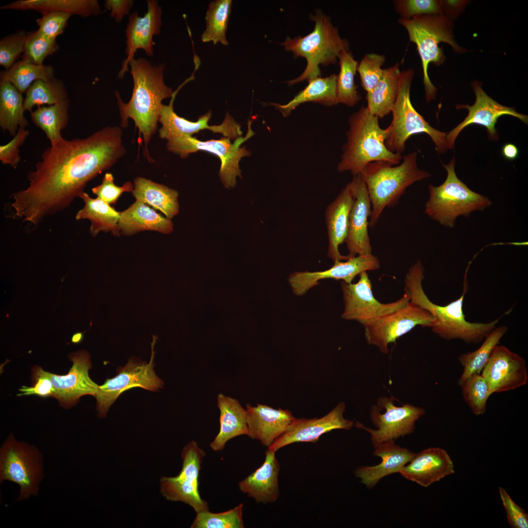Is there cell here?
<instances>
[{
  "label": "cell",
  "mask_w": 528,
  "mask_h": 528,
  "mask_svg": "<svg viewBox=\"0 0 528 528\" xmlns=\"http://www.w3.org/2000/svg\"><path fill=\"white\" fill-rule=\"evenodd\" d=\"M122 136L120 127L110 126L51 145L28 174L29 185L12 195L15 216L36 226L68 207L89 181L124 155Z\"/></svg>",
  "instance_id": "obj_1"
},
{
  "label": "cell",
  "mask_w": 528,
  "mask_h": 528,
  "mask_svg": "<svg viewBox=\"0 0 528 528\" xmlns=\"http://www.w3.org/2000/svg\"><path fill=\"white\" fill-rule=\"evenodd\" d=\"M59 48L56 39L49 38L38 30L27 34L22 60L38 65H43L44 60Z\"/></svg>",
  "instance_id": "obj_46"
},
{
  "label": "cell",
  "mask_w": 528,
  "mask_h": 528,
  "mask_svg": "<svg viewBox=\"0 0 528 528\" xmlns=\"http://www.w3.org/2000/svg\"><path fill=\"white\" fill-rule=\"evenodd\" d=\"M231 0H217L209 4L205 21L206 29L201 35L204 43L212 42L214 44L220 43L228 44L226 37L229 16L231 12Z\"/></svg>",
  "instance_id": "obj_42"
},
{
  "label": "cell",
  "mask_w": 528,
  "mask_h": 528,
  "mask_svg": "<svg viewBox=\"0 0 528 528\" xmlns=\"http://www.w3.org/2000/svg\"><path fill=\"white\" fill-rule=\"evenodd\" d=\"M340 71L337 75L336 96L339 103L349 107L355 105L362 97L354 83L358 62L349 51H344L339 55Z\"/></svg>",
  "instance_id": "obj_41"
},
{
  "label": "cell",
  "mask_w": 528,
  "mask_h": 528,
  "mask_svg": "<svg viewBox=\"0 0 528 528\" xmlns=\"http://www.w3.org/2000/svg\"><path fill=\"white\" fill-rule=\"evenodd\" d=\"M0 76V81L9 82L22 93L26 92L36 81L55 78L51 66L38 65L22 60L17 61L9 69L1 71Z\"/></svg>",
  "instance_id": "obj_40"
},
{
  "label": "cell",
  "mask_w": 528,
  "mask_h": 528,
  "mask_svg": "<svg viewBox=\"0 0 528 528\" xmlns=\"http://www.w3.org/2000/svg\"><path fill=\"white\" fill-rule=\"evenodd\" d=\"M502 153L506 159L510 160L516 159L519 154L518 149L512 143L504 145L502 149Z\"/></svg>",
  "instance_id": "obj_56"
},
{
  "label": "cell",
  "mask_w": 528,
  "mask_h": 528,
  "mask_svg": "<svg viewBox=\"0 0 528 528\" xmlns=\"http://www.w3.org/2000/svg\"><path fill=\"white\" fill-rule=\"evenodd\" d=\"M41 13L42 17L36 20L39 26L37 30L46 37L56 40V38L63 33L71 15L59 11H46Z\"/></svg>",
  "instance_id": "obj_50"
},
{
  "label": "cell",
  "mask_w": 528,
  "mask_h": 528,
  "mask_svg": "<svg viewBox=\"0 0 528 528\" xmlns=\"http://www.w3.org/2000/svg\"><path fill=\"white\" fill-rule=\"evenodd\" d=\"M308 85L299 91L294 97L285 104L271 103L282 114L287 117L300 105L306 102H313L327 106L338 104L336 96L337 75L321 76L308 80Z\"/></svg>",
  "instance_id": "obj_32"
},
{
  "label": "cell",
  "mask_w": 528,
  "mask_h": 528,
  "mask_svg": "<svg viewBox=\"0 0 528 528\" xmlns=\"http://www.w3.org/2000/svg\"><path fill=\"white\" fill-rule=\"evenodd\" d=\"M344 303L342 318L359 322L363 326L370 322L386 315L405 307L410 301L405 291L398 300L382 303L374 296L370 279L367 272L359 275L356 283L341 282Z\"/></svg>",
  "instance_id": "obj_16"
},
{
  "label": "cell",
  "mask_w": 528,
  "mask_h": 528,
  "mask_svg": "<svg viewBox=\"0 0 528 528\" xmlns=\"http://www.w3.org/2000/svg\"><path fill=\"white\" fill-rule=\"evenodd\" d=\"M400 73L398 63L384 69L378 83L367 94V108L371 114L378 118L392 111L397 96Z\"/></svg>",
  "instance_id": "obj_36"
},
{
  "label": "cell",
  "mask_w": 528,
  "mask_h": 528,
  "mask_svg": "<svg viewBox=\"0 0 528 528\" xmlns=\"http://www.w3.org/2000/svg\"><path fill=\"white\" fill-rule=\"evenodd\" d=\"M353 201L354 196L350 182L326 210L325 221L329 242L328 255L334 263L349 259L348 256L341 254L339 246L345 242L347 238L350 214Z\"/></svg>",
  "instance_id": "obj_27"
},
{
  "label": "cell",
  "mask_w": 528,
  "mask_h": 528,
  "mask_svg": "<svg viewBox=\"0 0 528 528\" xmlns=\"http://www.w3.org/2000/svg\"><path fill=\"white\" fill-rule=\"evenodd\" d=\"M133 5L130 0H106L105 7L110 10V15L116 22H121L126 15H128Z\"/></svg>",
  "instance_id": "obj_55"
},
{
  "label": "cell",
  "mask_w": 528,
  "mask_h": 528,
  "mask_svg": "<svg viewBox=\"0 0 528 528\" xmlns=\"http://www.w3.org/2000/svg\"><path fill=\"white\" fill-rule=\"evenodd\" d=\"M43 477L42 458L32 445L17 441L10 436L0 452V481L9 480L18 484V500L37 495Z\"/></svg>",
  "instance_id": "obj_11"
},
{
  "label": "cell",
  "mask_w": 528,
  "mask_h": 528,
  "mask_svg": "<svg viewBox=\"0 0 528 528\" xmlns=\"http://www.w3.org/2000/svg\"><path fill=\"white\" fill-rule=\"evenodd\" d=\"M194 79V74H192L173 91L169 105H162L158 120L161 124V127L159 130V137L168 141L180 136H192L194 134L205 129L210 130L214 133H221L230 139L242 136V132L241 126L228 112L221 124L211 126L208 125L212 115L210 111L199 116L196 122L190 121L176 113L173 109V103L177 93L185 84Z\"/></svg>",
  "instance_id": "obj_17"
},
{
  "label": "cell",
  "mask_w": 528,
  "mask_h": 528,
  "mask_svg": "<svg viewBox=\"0 0 528 528\" xmlns=\"http://www.w3.org/2000/svg\"><path fill=\"white\" fill-rule=\"evenodd\" d=\"M454 472L453 462L447 452L431 447L415 453L399 473L406 479L427 487Z\"/></svg>",
  "instance_id": "obj_25"
},
{
  "label": "cell",
  "mask_w": 528,
  "mask_h": 528,
  "mask_svg": "<svg viewBox=\"0 0 528 528\" xmlns=\"http://www.w3.org/2000/svg\"><path fill=\"white\" fill-rule=\"evenodd\" d=\"M385 61L384 55L370 53L366 54L358 64L357 71L361 85L367 93L374 89L381 79L384 70L381 66Z\"/></svg>",
  "instance_id": "obj_47"
},
{
  "label": "cell",
  "mask_w": 528,
  "mask_h": 528,
  "mask_svg": "<svg viewBox=\"0 0 528 528\" xmlns=\"http://www.w3.org/2000/svg\"><path fill=\"white\" fill-rule=\"evenodd\" d=\"M280 470L275 452L267 450L263 464L239 483V489L258 503H274L279 497Z\"/></svg>",
  "instance_id": "obj_29"
},
{
  "label": "cell",
  "mask_w": 528,
  "mask_h": 528,
  "mask_svg": "<svg viewBox=\"0 0 528 528\" xmlns=\"http://www.w3.org/2000/svg\"><path fill=\"white\" fill-rule=\"evenodd\" d=\"M414 74L412 69L400 73L397 96L391 111L393 117L388 127L385 145L391 152L401 154L405 151L406 142L410 137L425 133L434 143L437 152L443 154L448 149L446 139L447 132L431 126L417 111L411 102L410 92Z\"/></svg>",
  "instance_id": "obj_9"
},
{
  "label": "cell",
  "mask_w": 528,
  "mask_h": 528,
  "mask_svg": "<svg viewBox=\"0 0 528 528\" xmlns=\"http://www.w3.org/2000/svg\"><path fill=\"white\" fill-rule=\"evenodd\" d=\"M29 132L25 128H19L13 138L6 144L0 146V160L2 164L16 168L21 158L20 147L28 136Z\"/></svg>",
  "instance_id": "obj_53"
},
{
  "label": "cell",
  "mask_w": 528,
  "mask_h": 528,
  "mask_svg": "<svg viewBox=\"0 0 528 528\" xmlns=\"http://www.w3.org/2000/svg\"><path fill=\"white\" fill-rule=\"evenodd\" d=\"M417 156V152L410 153L404 155L402 162L396 166L386 161L372 162L360 174L366 185L372 206L370 226L377 222L386 207L396 204L409 186L431 177L429 172L418 168Z\"/></svg>",
  "instance_id": "obj_5"
},
{
  "label": "cell",
  "mask_w": 528,
  "mask_h": 528,
  "mask_svg": "<svg viewBox=\"0 0 528 528\" xmlns=\"http://www.w3.org/2000/svg\"><path fill=\"white\" fill-rule=\"evenodd\" d=\"M346 405L342 402L321 418H295L286 431L268 447L276 452L287 445L295 442H316L324 434L335 429L350 430L353 422L344 418Z\"/></svg>",
  "instance_id": "obj_22"
},
{
  "label": "cell",
  "mask_w": 528,
  "mask_h": 528,
  "mask_svg": "<svg viewBox=\"0 0 528 528\" xmlns=\"http://www.w3.org/2000/svg\"><path fill=\"white\" fill-rule=\"evenodd\" d=\"M379 267L380 262L376 256L372 253L360 255L350 258L345 262L334 263L333 265L325 270L294 272L289 275L288 282L293 293L301 296L317 286L320 280L332 279L350 284L357 275Z\"/></svg>",
  "instance_id": "obj_20"
},
{
  "label": "cell",
  "mask_w": 528,
  "mask_h": 528,
  "mask_svg": "<svg viewBox=\"0 0 528 528\" xmlns=\"http://www.w3.org/2000/svg\"><path fill=\"white\" fill-rule=\"evenodd\" d=\"M69 105L67 99L53 105L38 107L30 112L32 122L44 131L51 145L64 139L61 131L68 122Z\"/></svg>",
  "instance_id": "obj_38"
},
{
  "label": "cell",
  "mask_w": 528,
  "mask_h": 528,
  "mask_svg": "<svg viewBox=\"0 0 528 528\" xmlns=\"http://www.w3.org/2000/svg\"><path fill=\"white\" fill-rule=\"evenodd\" d=\"M2 10H33L40 13L59 11L83 18L97 15L101 9L96 0H19L0 7Z\"/></svg>",
  "instance_id": "obj_35"
},
{
  "label": "cell",
  "mask_w": 528,
  "mask_h": 528,
  "mask_svg": "<svg viewBox=\"0 0 528 528\" xmlns=\"http://www.w3.org/2000/svg\"><path fill=\"white\" fill-rule=\"evenodd\" d=\"M118 224L120 234L127 236L143 231H155L169 234L174 226L171 220L138 200L120 212Z\"/></svg>",
  "instance_id": "obj_31"
},
{
  "label": "cell",
  "mask_w": 528,
  "mask_h": 528,
  "mask_svg": "<svg viewBox=\"0 0 528 528\" xmlns=\"http://www.w3.org/2000/svg\"><path fill=\"white\" fill-rule=\"evenodd\" d=\"M394 3L400 18L405 20L419 15L442 14L441 2L435 0H397Z\"/></svg>",
  "instance_id": "obj_48"
},
{
  "label": "cell",
  "mask_w": 528,
  "mask_h": 528,
  "mask_svg": "<svg viewBox=\"0 0 528 528\" xmlns=\"http://www.w3.org/2000/svg\"><path fill=\"white\" fill-rule=\"evenodd\" d=\"M247 436L260 441L262 445L270 446L282 435L295 418L288 410L274 409L266 405L246 404Z\"/></svg>",
  "instance_id": "obj_26"
},
{
  "label": "cell",
  "mask_w": 528,
  "mask_h": 528,
  "mask_svg": "<svg viewBox=\"0 0 528 528\" xmlns=\"http://www.w3.org/2000/svg\"><path fill=\"white\" fill-rule=\"evenodd\" d=\"M243 503L236 507L220 513L209 510L197 513L192 528H243Z\"/></svg>",
  "instance_id": "obj_44"
},
{
  "label": "cell",
  "mask_w": 528,
  "mask_h": 528,
  "mask_svg": "<svg viewBox=\"0 0 528 528\" xmlns=\"http://www.w3.org/2000/svg\"><path fill=\"white\" fill-rule=\"evenodd\" d=\"M425 413L423 409L411 404L397 406L395 404L393 396H382L377 400V404L372 407L371 419L377 428L372 429L356 422L355 426L365 430L371 435V440L374 448L390 440L412 433L415 428V422Z\"/></svg>",
  "instance_id": "obj_14"
},
{
  "label": "cell",
  "mask_w": 528,
  "mask_h": 528,
  "mask_svg": "<svg viewBox=\"0 0 528 528\" xmlns=\"http://www.w3.org/2000/svg\"><path fill=\"white\" fill-rule=\"evenodd\" d=\"M133 190L131 182H127L122 186H117L114 183L112 174L106 173L101 184L92 188L91 191L98 198L110 205L115 204L123 193L132 192Z\"/></svg>",
  "instance_id": "obj_51"
},
{
  "label": "cell",
  "mask_w": 528,
  "mask_h": 528,
  "mask_svg": "<svg viewBox=\"0 0 528 528\" xmlns=\"http://www.w3.org/2000/svg\"><path fill=\"white\" fill-rule=\"evenodd\" d=\"M80 198L83 199L85 205L77 213L75 219L77 220L88 219L90 221L89 230L92 236H96L100 232H110L115 236H120L119 212L98 198H91L84 192Z\"/></svg>",
  "instance_id": "obj_34"
},
{
  "label": "cell",
  "mask_w": 528,
  "mask_h": 528,
  "mask_svg": "<svg viewBox=\"0 0 528 528\" xmlns=\"http://www.w3.org/2000/svg\"><path fill=\"white\" fill-rule=\"evenodd\" d=\"M24 99L25 110L32 112L34 106L53 105L68 99L66 88L60 80L54 78L35 81L26 91Z\"/></svg>",
  "instance_id": "obj_43"
},
{
  "label": "cell",
  "mask_w": 528,
  "mask_h": 528,
  "mask_svg": "<svg viewBox=\"0 0 528 528\" xmlns=\"http://www.w3.org/2000/svg\"><path fill=\"white\" fill-rule=\"evenodd\" d=\"M217 406L220 412V429L210 444L215 451L223 450L228 440L247 435L248 432L246 410L238 399L220 393L217 396Z\"/></svg>",
  "instance_id": "obj_30"
},
{
  "label": "cell",
  "mask_w": 528,
  "mask_h": 528,
  "mask_svg": "<svg viewBox=\"0 0 528 528\" xmlns=\"http://www.w3.org/2000/svg\"><path fill=\"white\" fill-rule=\"evenodd\" d=\"M147 12L142 17L134 12L130 15L125 30L127 38L126 53L127 58L122 64L118 77H123L129 70L128 65L134 58V53L138 49H142L148 56L153 55V37L160 32L162 10L158 2L154 0L147 1Z\"/></svg>",
  "instance_id": "obj_24"
},
{
  "label": "cell",
  "mask_w": 528,
  "mask_h": 528,
  "mask_svg": "<svg viewBox=\"0 0 528 528\" xmlns=\"http://www.w3.org/2000/svg\"><path fill=\"white\" fill-rule=\"evenodd\" d=\"M455 160L443 164L447 175L440 185L428 187L429 198L425 212L432 220L442 225L453 227L459 216L468 217L473 211H483L492 202L486 197L470 190L457 177Z\"/></svg>",
  "instance_id": "obj_7"
},
{
  "label": "cell",
  "mask_w": 528,
  "mask_h": 528,
  "mask_svg": "<svg viewBox=\"0 0 528 528\" xmlns=\"http://www.w3.org/2000/svg\"><path fill=\"white\" fill-rule=\"evenodd\" d=\"M476 99L472 106L457 105L458 109L464 108L468 110L467 116L462 122L446 134V142L448 149L454 147L455 140L461 131L467 126L477 124L484 127L489 139L497 140L499 135L495 128L498 119L504 115L515 117L528 124L527 115L517 112L514 108L501 105L488 96L477 82L472 85Z\"/></svg>",
  "instance_id": "obj_18"
},
{
  "label": "cell",
  "mask_w": 528,
  "mask_h": 528,
  "mask_svg": "<svg viewBox=\"0 0 528 528\" xmlns=\"http://www.w3.org/2000/svg\"><path fill=\"white\" fill-rule=\"evenodd\" d=\"M398 22L407 31L410 41L417 45L422 63L426 99L429 102L435 99L437 92L429 77V65L432 63L439 66L444 61L439 44H448L459 52L463 49L454 41L451 22L442 14L416 16L409 20L399 18Z\"/></svg>",
  "instance_id": "obj_8"
},
{
  "label": "cell",
  "mask_w": 528,
  "mask_h": 528,
  "mask_svg": "<svg viewBox=\"0 0 528 528\" xmlns=\"http://www.w3.org/2000/svg\"><path fill=\"white\" fill-rule=\"evenodd\" d=\"M24 111L22 93L9 82L0 81V126L3 131L14 136L19 128H25L28 123Z\"/></svg>",
  "instance_id": "obj_37"
},
{
  "label": "cell",
  "mask_w": 528,
  "mask_h": 528,
  "mask_svg": "<svg viewBox=\"0 0 528 528\" xmlns=\"http://www.w3.org/2000/svg\"><path fill=\"white\" fill-rule=\"evenodd\" d=\"M482 372L492 394L514 390L528 380L525 359L503 345L495 347Z\"/></svg>",
  "instance_id": "obj_21"
},
{
  "label": "cell",
  "mask_w": 528,
  "mask_h": 528,
  "mask_svg": "<svg viewBox=\"0 0 528 528\" xmlns=\"http://www.w3.org/2000/svg\"><path fill=\"white\" fill-rule=\"evenodd\" d=\"M33 384L31 387L23 386L19 390V396L36 395L41 397H53L54 389L47 375V372L36 366L32 370Z\"/></svg>",
  "instance_id": "obj_52"
},
{
  "label": "cell",
  "mask_w": 528,
  "mask_h": 528,
  "mask_svg": "<svg viewBox=\"0 0 528 528\" xmlns=\"http://www.w3.org/2000/svg\"><path fill=\"white\" fill-rule=\"evenodd\" d=\"M131 73L133 81L132 94L130 101L124 103L117 91L115 92L123 128L132 118L139 134L142 135L145 148L157 129L162 101L171 97L172 89L163 79L164 65L153 66L145 59L134 58L130 61Z\"/></svg>",
  "instance_id": "obj_2"
},
{
  "label": "cell",
  "mask_w": 528,
  "mask_h": 528,
  "mask_svg": "<svg viewBox=\"0 0 528 528\" xmlns=\"http://www.w3.org/2000/svg\"><path fill=\"white\" fill-rule=\"evenodd\" d=\"M499 491L510 526L513 528H528V513L513 501L504 488L500 486Z\"/></svg>",
  "instance_id": "obj_54"
},
{
  "label": "cell",
  "mask_w": 528,
  "mask_h": 528,
  "mask_svg": "<svg viewBox=\"0 0 528 528\" xmlns=\"http://www.w3.org/2000/svg\"><path fill=\"white\" fill-rule=\"evenodd\" d=\"M72 365L68 373L58 375L47 372L54 389L53 397L65 408L75 405L84 396H95L99 385L89 377L92 367L90 355L85 351H79L69 355Z\"/></svg>",
  "instance_id": "obj_19"
},
{
  "label": "cell",
  "mask_w": 528,
  "mask_h": 528,
  "mask_svg": "<svg viewBox=\"0 0 528 528\" xmlns=\"http://www.w3.org/2000/svg\"><path fill=\"white\" fill-rule=\"evenodd\" d=\"M349 126L347 141L337 166L338 172L349 171L354 176L372 162L386 161L393 165L399 163L401 154L391 152L384 143L388 127L382 129L378 118L367 107L362 106L350 116Z\"/></svg>",
  "instance_id": "obj_4"
},
{
  "label": "cell",
  "mask_w": 528,
  "mask_h": 528,
  "mask_svg": "<svg viewBox=\"0 0 528 528\" xmlns=\"http://www.w3.org/2000/svg\"><path fill=\"white\" fill-rule=\"evenodd\" d=\"M205 456L204 450L194 440L183 448L179 473L175 477H162L160 481V492L167 500L183 502L197 513L209 510L208 503L201 498L198 490L199 471Z\"/></svg>",
  "instance_id": "obj_15"
},
{
  "label": "cell",
  "mask_w": 528,
  "mask_h": 528,
  "mask_svg": "<svg viewBox=\"0 0 528 528\" xmlns=\"http://www.w3.org/2000/svg\"><path fill=\"white\" fill-rule=\"evenodd\" d=\"M350 182L354 201L350 214L348 232L345 242L349 258L371 254L372 252L368 229L372 205L367 187L360 174L354 176Z\"/></svg>",
  "instance_id": "obj_23"
},
{
  "label": "cell",
  "mask_w": 528,
  "mask_h": 528,
  "mask_svg": "<svg viewBox=\"0 0 528 528\" xmlns=\"http://www.w3.org/2000/svg\"><path fill=\"white\" fill-rule=\"evenodd\" d=\"M415 453L395 443V440L382 443L374 448V455L381 462L374 466H361L354 472L355 476L368 488L374 487L383 478L399 473L414 457Z\"/></svg>",
  "instance_id": "obj_28"
},
{
  "label": "cell",
  "mask_w": 528,
  "mask_h": 528,
  "mask_svg": "<svg viewBox=\"0 0 528 528\" xmlns=\"http://www.w3.org/2000/svg\"><path fill=\"white\" fill-rule=\"evenodd\" d=\"M83 334L82 332H77L74 334L72 337V342L73 343H79L83 339Z\"/></svg>",
  "instance_id": "obj_57"
},
{
  "label": "cell",
  "mask_w": 528,
  "mask_h": 528,
  "mask_svg": "<svg viewBox=\"0 0 528 528\" xmlns=\"http://www.w3.org/2000/svg\"><path fill=\"white\" fill-rule=\"evenodd\" d=\"M507 327L501 326L494 328L484 338L483 343L476 350L462 353L459 361L463 368V372L458 380L461 386L469 377L480 374L488 361L495 348L507 331Z\"/></svg>",
  "instance_id": "obj_39"
},
{
  "label": "cell",
  "mask_w": 528,
  "mask_h": 528,
  "mask_svg": "<svg viewBox=\"0 0 528 528\" xmlns=\"http://www.w3.org/2000/svg\"><path fill=\"white\" fill-rule=\"evenodd\" d=\"M464 400L476 416L484 414L487 400L492 395L489 386L480 374L469 377L461 386Z\"/></svg>",
  "instance_id": "obj_45"
},
{
  "label": "cell",
  "mask_w": 528,
  "mask_h": 528,
  "mask_svg": "<svg viewBox=\"0 0 528 528\" xmlns=\"http://www.w3.org/2000/svg\"><path fill=\"white\" fill-rule=\"evenodd\" d=\"M27 34L23 30L2 38L0 41V65L10 68L23 52Z\"/></svg>",
  "instance_id": "obj_49"
},
{
  "label": "cell",
  "mask_w": 528,
  "mask_h": 528,
  "mask_svg": "<svg viewBox=\"0 0 528 528\" xmlns=\"http://www.w3.org/2000/svg\"><path fill=\"white\" fill-rule=\"evenodd\" d=\"M132 192L136 200L152 206L171 220L179 211L178 192L150 179L137 177L133 180Z\"/></svg>",
  "instance_id": "obj_33"
},
{
  "label": "cell",
  "mask_w": 528,
  "mask_h": 528,
  "mask_svg": "<svg viewBox=\"0 0 528 528\" xmlns=\"http://www.w3.org/2000/svg\"><path fill=\"white\" fill-rule=\"evenodd\" d=\"M251 122L249 121L245 136L238 137L233 143L227 137L202 141L192 136H180L167 141V149L183 158L198 151L216 155L221 162L220 177L224 186L229 189L235 186L237 176L242 178L239 164L240 160L243 157L250 155L249 151L245 146L241 147V145L254 134L251 128Z\"/></svg>",
  "instance_id": "obj_10"
},
{
  "label": "cell",
  "mask_w": 528,
  "mask_h": 528,
  "mask_svg": "<svg viewBox=\"0 0 528 528\" xmlns=\"http://www.w3.org/2000/svg\"><path fill=\"white\" fill-rule=\"evenodd\" d=\"M157 337L154 335L151 343V356L150 361L139 362L129 360L124 367H120L116 375L107 378L104 384L99 385L95 396L96 410L100 418L106 416L110 407L118 397L129 389L140 387L156 392L163 388L164 382L156 374L154 370V347Z\"/></svg>",
  "instance_id": "obj_12"
},
{
  "label": "cell",
  "mask_w": 528,
  "mask_h": 528,
  "mask_svg": "<svg viewBox=\"0 0 528 528\" xmlns=\"http://www.w3.org/2000/svg\"><path fill=\"white\" fill-rule=\"evenodd\" d=\"M435 318L428 311L410 301L401 309L374 320L364 326L368 344L377 347L383 353L389 346L417 326L431 328Z\"/></svg>",
  "instance_id": "obj_13"
},
{
  "label": "cell",
  "mask_w": 528,
  "mask_h": 528,
  "mask_svg": "<svg viewBox=\"0 0 528 528\" xmlns=\"http://www.w3.org/2000/svg\"><path fill=\"white\" fill-rule=\"evenodd\" d=\"M309 18L315 22L311 32L304 37H287L280 43L294 57L304 58L307 62L304 71L300 76L286 82L290 86L305 80L320 77V65L324 66L336 63L339 54L349 49L348 41L340 37L330 19L321 10H316L314 14H310Z\"/></svg>",
  "instance_id": "obj_6"
},
{
  "label": "cell",
  "mask_w": 528,
  "mask_h": 528,
  "mask_svg": "<svg viewBox=\"0 0 528 528\" xmlns=\"http://www.w3.org/2000/svg\"><path fill=\"white\" fill-rule=\"evenodd\" d=\"M424 273L422 263L417 262L405 276V291L409 294L410 301L434 317L435 321L431 328L434 333L447 341L460 339L469 344L478 343L496 327L500 318L487 323L471 322L466 320L463 311V300L468 287L466 278L461 296L445 306H440L432 302L425 294L422 285Z\"/></svg>",
  "instance_id": "obj_3"
}]
</instances>
